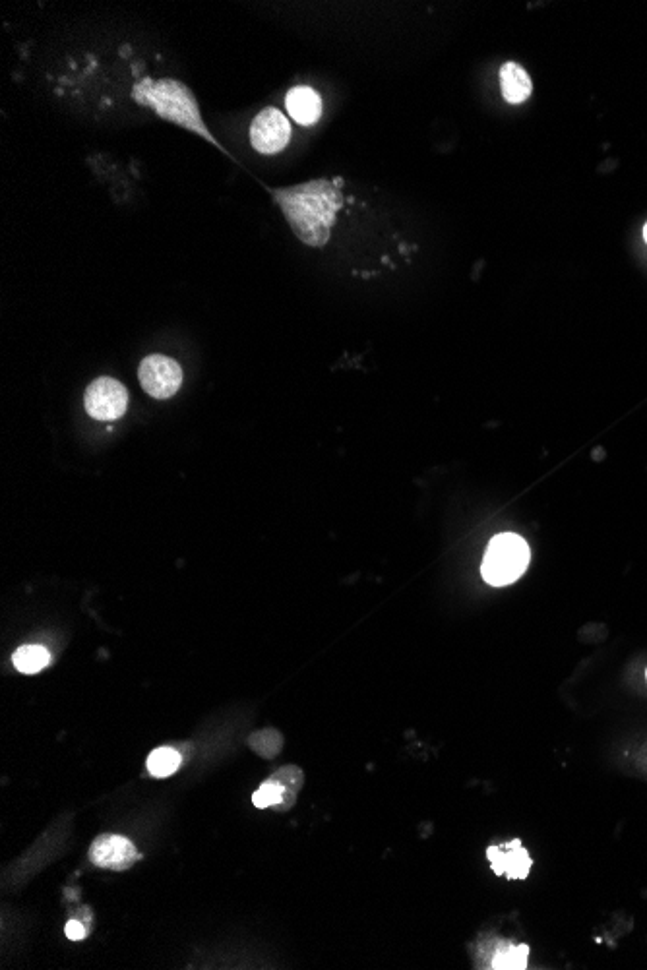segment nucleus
<instances>
[{"label":"nucleus","instance_id":"1","mask_svg":"<svg viewBox=\"0 0 647 970\" xmlns=\"http://www.w3.org/2000/svg\"><path fill=\"white\" fill-rule=\"evenodd\" d=\"M339 186L338 179H314L285 188H268V192L297 239L307 246L322 248L330 241L332 227L343 206Z\"/></svg>","mask_w":647,"mask_h":970},{"label":"nucleus","instance_id":"2","mask_svg":"<svg viewBox=\"0 0 647 970\" xmlns=\"http://www.w3.org/2000/svg\"><path fill=\"white\" fill-rule=\"evenodd\" d=\"M132 99L138 105L152 109L159 119L173 122L183 130L200 136L208 144L221 148L216 136L202 119L196 95L183 82L171 78H144L134 84Z\"/></svg>","mask_w":647,"mask_h":970},{"label":"nucleus","instance_id":"3","mask_svg":"<svg viewBox=\"0 0 647 970\" xmlns=\"http://www.w3.org/2000/svg\"><path fill=\"white\" fill-rule=\"evenodd\" d=\"M529 546L516 533H500L489 543L481 574L494 587H504L524 576L529 566Z\"/></svg>","mask_w":647,"mask_h":970},{"label":"nucleus","instance_id":"4","mask_svg":"<svg viewBox=\"0 0 647 970\" xmlns=\"http://www.w3.org/2000/svg\"><path fill=\"white\" fill-rule=\"evenodd\" d=\"M138 378L146 394L169 399L183 386V368L165 355H150L140 364Z\"/></svg>","mask_w":647,"mask_h":970},{"label":"nucleus","instance_id":"5","mask_svg":"<svg viewBox=\"0 0 647 970\" xmlns=\"http://www.w3.org/2000/svg\"><path fill=\"white\" fill-rule=\"evenodd\" d=\"M303 781H305V777H303L299 767H295V765L283 767L254 792L252 802L260 810L276 808L278 812H285L295 804L297 794L303 787Z\"/></svg>","mask_w":647,"mask_h":970},{"label":"nucleus","instance_id":"6","mask_svg":"<svg viewBox=\"0 0 647 970\" xmlns=\"http://www.w3.org/2000/svg\"><path fill=\"white\" fill-rule=\"evenodd\" d=\"M86 411L95 421H117L128 407V392L115 378H97L86 390Z\"/></svg>","mask_w":647,"mask_h":970},{"label":"nucleus","instance_id":"7","mask_svg":"<svg viewBox=\"0 0 647 970\" xmlns=\"http://www.w3.org/2000/svg\"><path fill=\"white\" fill-rule=\"evenodd\" d=\"M291 140V124L287 117L276 107H268L260 111L250 124V144L258 153L274 155Z\"/></svg>","mask_w":647,"mask_h":970},{"label":"nucleus","instance_id":"8","mask_svg":"<svg viewBox=\"0 0 647 970\" xmlns=\"http://www.w3.org/2000/svg\"><path fill=\"white\" fill-rule=\"evenodd\" d=\"M90 860L99 868L113 870V872H124L130 866L136 864L138 850L124 837L101 835L93 841L92 849H90Z\"/></svg>","mask_w":647,"mask_h":970},{"label":"nucleus","instance_id":"9","mask_svg":"<svg viewBox=\"0 0 647 970\" xmlns=\"http://www.w3.org/2000/svg\"><path fill=\"white\" fill-rule=\"evenodd\" d=\"M487 856L494 874L506 876L508 880H525L533 864L529 852L518 839L500 847H489Z\"/></svg>","mask_w":647,"mask_h":970},{"label":"nucleus","instance_id":"10","mask_svg":"<svg viewBox=\"0 0 647 970\" xmlns=\"http://www.w3.org/2000/svg\"><path fill=\"white\" fill-rule=\"evenodd\" d=\"M285 105H287V113L291 115V119L303 124V126L316 124L320 121L322 111H324L322 97L309 86H297V88L289 91Z\"/></svg>","mask_w":647,"mask_h":970},{"label":"nucleus","instance_id":"11","mask_svg":"<svg viewBox=\"0 0 647 970\" xmlns=\"http://www.w3.org/2000/svg\"><path fill=\"white\" fill-rule=\"evenodd\" d=\"M500 90L508 103H524L525 99L531 95L533 84L529 74L516 62H506L500 68Z\"/></svg>","mask_w":647,"mask_h":970},{"label":"nucleus","instance_id":"12","mask_svg":"<svg viewBox=\"0 0 647 970\" xmlns=\"http://www.w3.org/2000/svg\"><path fill=\"white\" fill-rule=\"evenodd\" d=\"M51 655L43 645H24L12 655V663L18 672L35 674L49 665Z\"/></svg>","mask_w":647,"mask_h":970},{"label":"nucleus","instance_id":"13","mask_svg":"<svg viewBox=\"0 0 647 970\" xmlns=\"http://www.w3.org/2000/svg\"><path fill=\"white\" fill-rule=\"evenodd\" d=\"M181 763H183V758L177 750L157 748L148 758V771L157 779H165V777H171L181 767Z\"/></svg>","mask_w":647,"mask_h":970},{"label":"nucleus","instance_id":"14","mask_svg":"<svg viewBox=\"0 0 647 970\" xmlns=\"http://www.w3.org/2000/svg\"><path fill=\"white\" fill-rule=\"evenodd\" d=\"M281 744H283V740H281V734L278 730H262V732H256L250 738V746L254 748V752L264 756V758L278 756Z\"/></svg>","mask_w":647,"mask_h":970},{"label":"nucleus","instance_id":"15","mask_svg":"<svg viewBox=\"0 0 647 970\" xmlns=\"http://www.w3.org/2000/svg\"><path fill=\"white\" fill-rule=\"evenodd\" d=\"M525 957H527V947H510V951L504 955V959L494 961V969H525Z\"/></svg>","mask_w":647,"mask_h":970},{"label":"nucleus","instance_id":"16","mask_svg":"<svg viewBox=\"0 0 647 970\" xmlns=\"http://www.w3.org/2000/svg\"><path fill=\"white\" fill-rule=\"evenodd\" d=\"M66 938L72 941L84 940L86 938V928L78 920H70L66 924Z\"/></svg>","mask_w":647,"mask_h":970},{"label":"nucleus","instance_id":"17","mask_svg":"<svg viewBox=\"0 0 647 970\" xmlns=\"http://www.w3.org/2000/svg\"><path fill=\"white\" fill-rule=\"evenodd\" d=\"M644 239H646V243H647V225L646 227H644Z\"/></svg>","mask_w":647,"mask_h":970},{"label":"nucleus","instance_id":"18","mask_svg":"<svg viewBox=\"0 0 647 970\" xmlns=\"http://www.w3.org/2000/svg\"><path fill=\"white\" fill-rule=\"evenodd\" d=\"M646 676H647V672H646Z\"/></svg>","mask_w":647,"mask_h":970}]
</instances>
